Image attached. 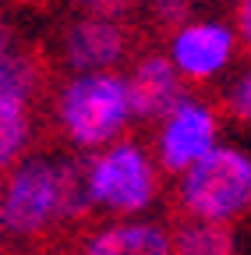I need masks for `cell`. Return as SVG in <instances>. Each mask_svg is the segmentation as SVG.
<instances>
[{
	"instance_id": "1",
	"label": "cell",
	"mask_w": 251,
	"mask_h": 255,
	"mask_svg": "<svg viewBox=\"0 0 251 255\" xmlns=\"http://www.w3.org/2000/svg\"><path fill=\"white\" fill-rule=\"evenodd\" d=\"M96 206L88 195V174L57 156H32L7 177L4 223L14 238H46L78 227Z\"/></svg>"
},
{
	"instance_id": "2",
	"label": "cell",
	"mask_w": 251,
	"mask_h": 255,
	"mask_svg": "<svg viewBox=\"0 0 251 255\" xmlns=\"http://www.w3.org/2000/svg\"><path fill=\"white\" fill-rule=\"evenodd\" d=\"M57 117L64 135L78 149H99L110 145L131 117V96L128 82L103 71H78L57 100Z\"/></svg>"
},
{
	"instance_id": "3",
	"label": "cell",
	"mask_w": 251,
	"mask_h": 255,
	"mask_svg": "<svg viewBox=\"0 0 251 255\" xmlns=\"http://www.w3.org/2000/svg\"><path fill=\"white\" fill-rule=\"evenodd\" d=\"M251 202V163L237 149H209L195 167L184 170L180 206L187 216L234 220Z\"/></svg>"
},
{
	"instance_id": "4",
	"label": "cell",
	"mask_w": 251,
	"mask_h": 255,
	"mask_svg": "<svg viewBox=\"0 0 251 255\" xmlns=\"http://www.w3.org/2000/svg\"><path fill=\"white\" fill-rule=\"evenodd\" d=\"M85 174H88L92 202L117 216L145 209L156 195V170L149 163L145 149L131 145V142H120V145H110L106 152H99L85 167Z\"/></svg>"
},
{
	"instance_id": "5",
	"label": "cell",
	"mask_w": 251,
	"mask_h": 255,
	"mask_svg": "<svg viewBox=\"0 0 251 255\" xmlns=\"http://www.w3.org/2000/svg\"><path fill=\"white\" fill-rule=\"evenodd\" d=\"M216 142V114L205 103H191L180 100L173 107V114L167 117L163 131H160V167L170 174H184L187 167H195L198 159L212 149Z\"/></svg>"
},
{
	"instance_id": "6",
	"label": "cell",
	"mask_w": 251,
	"mask_h": 255,
	"mask_svg": "<svg viewBox=\"0 0 251 255\" xmlns=\"http://www.w3.org/2000/svg\"><path fill=\"white\" fill-rule=\"evenodd\" d=\"M131 32L113 14H88L64 32V64L75 71H103L128 57Z\"/></svg>"
},
{
	"instance_id": "7",
	"label": "cell",
	"mask_w": 251,
	"mask_h": 255,
	"mask_svg": "<svg viewBox=\"0 0 251 255\" xmlns=\"http://www.w3.org/2000/svg\"><path fill=\"white\" fill-rule=\"evenodd\" d=\"M173 64L177 71L187 78H212L216 71L227 68V60L234 53V36L230 28L216 25V21H191V25H180L173 32Z\"/></svg>"
},
{
	"instance_id": "8",
	"label": "cell",
	"mask_w": 251,
	"mask_h": 255,
	"mask_svg": "<svg viewBox=\"0 0 251 255\" xmlns=\"http://www.w3.org/2000/svg\"><path fill=\"white\" fill-rule=\"evenodd\" d=\"M128 96H131V114H138V121L170 117L173 107L184 100L177 64L167 57H142L128 78Z\"/></svg>"
},
{
	"instance_id": "9",
	"label": "cell",
	"mask_w": 251,
	"mask_h": 255,
	"mask_svg": "<svg viewBox=\"0 0 251 255\" xmlns=\"http://www.w3.org/2000/svg\"><path fill=\"white\" fill-rule=\"evenodd\" d=\"M82 252L88 255H167L173 252L170 231L156 223H117L96 234H82Z\"/></svg>"
},
{
	"instance_id": "10",
	"label": "cell",
	"mask_w": 251,
	"mask_h": 255,
	"mask_svg": "<svg viewBox=\"0 0 251 255\" xmlns=\"http://www.w3.org/2000/svg\"><path fill=\"white\" fill-rule=\"evenodd\" d=\"M32 100L0 85V170L18 163L32 142Z\"/></svg>"
},
{
	"instance_id": "11",
	"label": "cell",
	"mask_w": 251,
	"mask_h": 255,
	"mask_svg": "<svg viewBox=\"0 0 251 255\" xmlns=\"http://www.w3.org/2000/svg\"><path fill=\"white\" fill-rule=\"evenodd\" d=\"M173 238V252H187V255H223L234 248V234L227 227V220H205V216H191L180 220L170 231Z\"/></svg>"
},
{
	"instance_id": "12",
	"label": "cell",
	"mask_w": 251,
	"mask_h": 255,
	"mask_svg": "<svg viewBox=\"0 0 251 255\" xmlns=\"http://www.w3.org/2000/svg\"><path fill=\"white\" fill-rule=\"evenodd\" d=\"M195 0H149V21L160 32H177L180 25H187Z\"/></svg>"
},
{
	"instance_id": "13",
	"label": "cell",
	"mask_w": 251,
	"mask_h": 255,
	"mask_svg": "<svg viewBox=\"0 0 251 255\" xmlns=\"http://www.w3.org/2000/svg\"><path fill=\"white\" fill-rule=\"evenodd\" d=\"M71 4H78L82 11L88 14H128L131 7H138V0H71Z\"/></svg>"
},
{
	"instance_id": "14",
	"label": "cell",
	"mask_w": 251,
	"mask_h": 255,
	"mask_svg": "<svg viewBox=\"0 0 251 255\" xmlns=\"http://www.w3.org/2000/svg\"><path fill=\"white\" fill-rule=\"evenodd\" d=\"M230 114L237 121H251V71L237 82V89L230 92Z\"/></svg>"
},
{
	"instance_id": "15",
	"label": "cell",
	"mask_w": 251,
	"mask_h": 255,
	"mask_svg": "<svg viewBox=\"0 0 251 255\" xmlns=\"http://www.w3.org/2000/svg\"><path fill=\"white\" fill-rule=\"evenodd\" d=\"M237 36H241L244 50H251V0L237 4Z\"/></svg>"
},
{
	"instance_id": "16",
	"label": "cell",
	"mask_w": 251,
	"mask_h": 255,
	"mask_svg": "<svg viewBox=\"0 0 251 255\" xmlns=\"http://www.w3.org/2000/svg\"><path fill=\"white\" fill-rule=\"evenodd\" d=\"M11 50H14V46H11V28L0 21V68H4V60L11 57Z\"/></svg>"
},
{
	"instance_id": "17",
	"label": "cell",
	"mask_w": 251,
	"mask_h": 255,
	"mask_svg": "<svg viewBox=\"0 0 251 255\" xmlns=\"http://www.w3.org/2000/svg\"><path fill=\"white\" fill-rule=\"evenodd\" d=\"M4 227L7 223H4V202H0V234H4Z\"/></svg>"
}]
</instances>
